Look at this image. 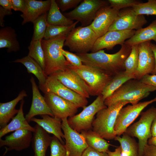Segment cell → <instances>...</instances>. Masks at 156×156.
<instances>
[{
    "mask_svg": "<svg viewBox=\"0 0 156 156\" xmlns=\"http://www.w3.org/2000/svg\"><path fill=\"white\" fill-rule=\"evenodd\" d=\"M131 47L124 44L119 50L112 54L101 50L90 53H76L83 64L96 68L113 75L125 71V63L129 55Z\"/></svg>",
    "mask_w": 156,
    "mask_h": 156,
    "instance_id": "cell-1",
    "label": "cell"
},
{
    "mask_svg": "<svg viewBox=\"0 0 156 156\" xmlns=\"http://www.w3.org/2000/svg\"><path fill=\"white\" fill-rule=\"evenodd\" d=\"M155 90L153 86L146 84L140 80L131 79L107 98L104 103L107 107L120 101H127L132 105L136 104Z\"/></svg>",
    "mask_w": 156,
    "mask_h": 156,
    "instance_id": "cell-2",
    "label": "cell"
},
{
    "mask_svg": "<svg viewBox=\"0 0 156 156\" xmlns=\"http://www.w3.org/2000/svg\"><path fill=\"white\" fill-rule=\"evenodd\" d=\"M66 36H62L41 40L45 57L44 71L47 76L57 72L64 70L67 68L69 62L60 50L64 46Z\"/></svg>",
    "mask_w": 156,
    "mask_h": 156,
    "instance_id": "cell-3",
    "label": "cell"
},
{
    "mask_svg": "<svg viewBox=\"0 0 156 156\" xmlns=\"http://www.w3.org/2000/svg\"><path fill=\"white\" fill-rule=\"evenodd\" d=\"M129 103L120 101L99 111L92 123V131L105 139H114L116 136L114 127L118 114L120 109Z\"/></svg>",
    "mask_w": 156,
    "mask_h": 156,
    "instance_id": "cell-4",
    "label": "cell"
},
{
    "mask_svg": "<svg viewBox=\"0 0 156 156\" xmlns=\"http://www.w3.org/2000/svg\"><path fill=\"white\" fill-rule=\"evenodd\" d=\"M67 67L77 74L89 86L91 96L101 94L115 75L100 69L83 64L75 66L69 63Z\"/></svg>",
    "mask_w": 156,
    "mask_h": 156,
    "instance_id": "cell-5",
    "label": "cell"
},
{
    "mask_svg": "<svg viewBox=\"0 0 156 156\" xmlns=\"http://www.w3.org/2000/svg\"><path fill=\"white\" fill-rule=\"evenodd\" d=\"M138 121L129 126L125 133L138 139V156H143L144 149L148 140L152 137L151 127L156 117V107H152L141 113Z\"/></svg>",
    "mask_w": 156,
    "mask_h": 156,
    "instance_id": "cell-6",
    "label": "cell"
},
{
    "mask_svg": "<svg viewBox=\"0 0 156 156\" xmlns=\"http://www.w3.org/2000/svg\"><path fill=\"white\" fill-rule=\"evenodd\" d=\"M98 38L90 25L73 29L66 37L64 46L77 53H88L91 50Z\"/></svg>",
    "mask_w": 156,
    "mask_h": 156,
    "instance_id": "cell-7",
    "label": "cell"
},
{
    "mask_svg": "<svg viewBox=\"0 0 156 156\" xmlns=\"http://www.w3.org/2000/svg\"><path fill=\"white\" fill-rule=\"evenodd\" d=\"M107 107L100 94L89 105L83 108L79 114L67 119L68 124L72 129L79 132L91 130L94 116L101 110Z\"/></svg>",
    "mask_w": 156,
    "mask_h": 156,
    "instance_id": "cell-8",
    "label": "cell"
},
{
    "mask_svg": "<svg viewBox=\"0 0 156 156\" xmlns=\"http://www.w3.org/2000/svg\"><path fill=\"white\" fill-rule=\"evenodd\" d=\"M39 88L44 94L47 92L54 93L71 102L78 108H84L88 103L87 98L68 88L55 77L49 76L45 83Z\"/></svg>",
    "mask_w": 156,
    "mask_h": 156,
    "instance_id": "cell-9",
    "label": "cell"
},
{
    "mask_svg": "<svg viewBox=\"0 0 156 156\" xmlns=\"http://www.w3.org/2000/svg\"><path fill=\"white\" fill-rule=\"evenodd\" d=\"M107 3L102 0H82L73 10L63 14L71 20L80 22L81 26H86L91 24L97 11Z\"/></svg>",
    "mask_w": 156,
    "mask_h": 156,
    "instance_id": "cell-10",
    "label": "cell"
},
{
    "mask_svg": "<svg viewBox=\"0 0 156 156\" xmlns=\"http://www.w3.org/2000/svg\"><path fill=\"white\" fill-rule=\"evenodd\" d=\"M156 102V96L150 100L140 102L122 107L117 116L114 127L116 136L125 133L127 128L149 105Z\"/></svg>",
    "mask_w": 156,
    "mask_h": 156,
    "instance_id": "cell-11",
    "label": "cell"
},
{
    "mask_svg": "<svg viewBox=\"0 0 156 156\" xmlns=\"http://www.w3.org/2000/svg\"><path fill=\"white\" fill-rule=\"evenodd\" d=\"M147 22L144 15H137L131 8L120 10L117 16L108 31L135 30L142 28Z\"/></svg>",
    "mask_w": 156,
    "mask_h": 156,
    "instance_id": "cell-12",
    "label": "cell"
},
{
    "mask_svg": "<svg viewBox=\"0 0 156 156\" xmlns=\"http://www.w3.org/2000/svg\"><path fill=\"white\" fill-rule=\"evenodd\" d=\"M62 128L65 140L64 145L68 156H81L88 146L83 136L70 127L67 118L62 119Z\"/></svg>",
    "mask_w": 156,
    "mask_h": 156,
    "instance_id": "cell-13",
    "label": "cell"
},
{
    "mask_svg": "<svg viewBox=\"0 0 156 156\" xmlns=\"http://www.w3.org/2000/svg\"><path fill=\"white\" fill-rule=\"evenodd\" d=\"M51 76L66 86L86 98L91 96L90 88L87 83L76 72L67 67Z\"/></svg>",
    "mask_w": 156,
    "mask_h": 156,
    "instance_id": "cell-14",
    "label": "cell"
},
{
    "mask_svg": "<svg viewBox=\"0 0 156 156\" xmlns=\"http://www.w3.org/2000/svg\"><path fill=\"white\" fill-rule=\"evenodd\" d=\"M135 31V30L108 31L97 39L91 50L92 53L104 49L111 50L117 45H122L134 34Z\"/></svg>",
    "mask_w": 156,
    "mask_h": 156,
    "instance_id": "cell-15",
    "label": "cell"
},
{
    "mask_svg": "<svg viewBox=\"0 0 156 156\" xmlns=\"http://www.w3.org/2000/svg\"><path fill=\"white\" fill-rule=\"evenodd\" d=\"M44 97L54 117L61 119L72 116L78 108L71 102L51 92L44 93Z\"/></svg>",
    "mask_w": 156,
    "mask_h": 156,
    "instance_id": "cell-16",
    "label": "cell"
},
{
    "mask_svg": "<svg viewBox=\"0 0 156 156\" xmlns=\"http://www.w3.org/2000/svg\"><path fill=\"white\" fill-rule=\"evenodd\" d=\"M119 11L107 5L97 11L92 22L89 25L98 38L108 31L109 27L116 19Z\"/></svg>",
    "mask_w": 156,
    "mask_h": 156,
    "instance_id": "cell-17",
    "label": "cell"
},
{
    "mask_svg": "<svg viewBox=\"0 0 156 156\" xmlns=\"http://www.w3.org/2000/svg\"><path fill=\"white\" fill-rule=\"evenodd\" d=\"M32 132L26 129L15 131L4 139L0 138V147L5 146L4 155L8 151L14 150L20 151L28 148L32 142Z\"/></svg>",
    "mask_w": 156,
    "mask_h": 156,
    "instance_id": "cell-18",
    "label": "cell"
},
{
    "mask_svg": "<svg viewBox=\"0 0 156 156\" xmlns=\"http://www.w3.org/2000/svg\"><path fill=\"white\" fill-rule=\"evenodd\" d=\"M151 43V41H148L138 44V63L135 74V79L140 80L144 75L151 74L155 68V60Z\"/></svg>",
    "mask_w": 156,
    "mask_h": 156,
    "instance_id": "cell-19",
    "label": "cell"
},
{
    "mask_svg": "<svg viewBox=\"0 0 156 156\" xmlns=\"http://www.w3.org/2000/svg\"><path fill=\"white\" fill-rule=\"evenodd\" d=\"M30 81L32 90V100L30 110L25 116L26 120L29 122L32 118L38 115H47L54 117L44 96L40 94L33 77H31Z\"/></svg>",
    "mask_w": 156,
    "mask_h": 156,
    "instance_id": "cell-20",
    "label": "cell"
},
{
    "mask_svg": "<svg viewBox=\"0 0 156 156\" xmlns=\"http://www.w3.org/2000/svg\"><path fill=\"white\" fill-rule=\"evenodd\" d=\"M25 11L20 15L23 20L22 25L29 22L33 23L39 17L49 11L51 4V0H25Z\"/></svg>",
    "mask_w": 156,
    "mask_h": 156,
    "instance_id": "cell-21",
    "label": "cell"
},
{
    "mask_svg": "<svg viewBox=\"0 0 156 156\" xmlns=\"http://www.w3.org/2000/svg\"><path fill=\"white\" fill-rule=\"evenodd\" d=\"M42 119L33 118L31 120L36 123L48 133L53 134L64 144V134L62 131V120L47 115H41Z\"/></svg>",
    "mask_w": 156,
    "mask_h": 156,
    "instance_id": "cell-22",
    "label": "cell"
},
{
    "mask_svg": "<svg viewBox=\"0 0 156 156\" xmlns=\"http://www.w3.org/2000/svg\"><path fill=\"white\" fill-rule=\"evenodd\" d=\"M34 127L35 131L33 132L32 141L34 156H46V151L50 145L52 137L38 124Z\"/></svg>",
    "mask_w": 156,
    "mask_h": 156,
    "instance_id": "cell-23",
    "label": "cell"
},
{
    "mask_svg": "<svg viewBox=\"0 0 156 156\" xmlns=\"http://www.w3.org/2000/svg\"><path fill=\"white\" fill-rule=\"evenodd\" d=\"M27 96L26 92L23 90L13 100L7 102L0 103V129L5 126L10 120L18 113L19 109H16V105Z\"/></svg>",
    "mask_w": 156,
    "mask_h": 156,
    "instance_id": "cell-24",
    "label": "cell"
},
{
    "mask_svg": "<svg viewBox=\"0 0 156 156\" xmlns=\"http://www.w3.org/2000/svg\"><path fill=\"white\" fill-rule=\"evenodd\" d=\"M24 102L23 99L21 101L19 111L16 115L9 123L0 129V138L8 133L19 129L27 130L32 132L35 131L34 127L29 124L24 116L23 110Z\"/></svg>",
    "mask_w": 156,
    "mask_h": 156,
    "instance_id": "cell-25",
    "label": "cell"
},
{
    "mask_svg": "<svg viewBox=\"0 0 156 156\" xmlns=\"http://www.w3.org/2000/svg\"><path fill=\"white\" fill-rule=\"evenodd\" d=\"M151 40L154 41L156 43V20L147 27L136 30L134 34L127 40L124 44L131 47Z\"/></svg>",
    "mask_w": 156,
    "mask_h": 156,
    "instance_id": "cell-26",
    "label": "cell"
},
{
    "mask_svg": "<svg viewBox=\"0 0 156 156\" xmlns=\"http://www.w3.org/2000/svg\"><path fill=\"white\" fill-rule=\"evenodd\" d=\"M14 29L7 26L0 29V48H6L7 52H16L19 50L20 46L17 39Z\"/></svg>",
    "mask_w": 156,
    "mask_h": 156,
    "instance_id": "cell-27",
    "label": "cell"
},
{
    "mask_svg": "<svg viewBox=\"0 0 156 156\" xmlns=\"http://www.w3.org/2000/svg\"><path fill=\"white\" fill-rule=\"evenodd\" d=\"M13 62L23 64L26 68L29 73L33 74L37 78L39 86L42 85L45 83L48 76L38 63L28 55L22 58L17 59Z\"/></svg>",
    "mask_w": 156,
    "mask_h": 156,
    "instance_id": "cell-28",
    "label": "cell"
},
{
    "mask_svg": "<svg viewBox=\"0 0 156 156\" xmlns=\"http://www.w3.org/2000/svg\"><path fill=\"white\" fill-rule=\"evenodd\" d=\"M47 22L49 25L62 26H70L74 23L61 13L55 0H51V6L47 15Z\"/></svg>",
    "mask_w": 156,
    "mask_h": 156,
    "instance_id": "cell-29",
    "label": "cell"
},
{
    "mask_svg": "<svg viewBox=\"0 0 156 156\" xmlns=\"http://www.w3.org/2000/svg\"><path fill=\"white\" fill-rule=\"evenodd\" d=\"M81 133L84 137L88 146L100 152H107L110 144L91 130L83 131Z\"/></svg>",
    "mask_w": 156,
    "mask_h": 156,
    "instance_id": "cell-30",
    "label": "cell"
},
{
    "mask_svg": "<svg viewBox=\"0 0 156 156\" xmlns=\"http://www.w3.org/2000/svg\"><path fill=\"white\" fill-rule=\"evenodd\" d=\"M133 79H135L134 75L127 74L125 71L115 75L102 93L104 100L105 101L107 98L110 96L127 81Z\"/></svg>",
    "mask_w": 156,
    "mask_h": 156,
    "instance_id": "cell-31",
    "label": "cell"
},
{
    "mask_svg": "<svg viewBox=\"0 0 156 156\" xmlns=\"http://www.w3.org/2000/svg\"><path fill=\"white\" fill-rule=\"evenodd\" d=\"M116 136L114 139L120 144L122 156H138V144L135 140L127 133Z\"/></svg>",
    "mask_w": 156,
    "mask_h": 156,
    "instance_id": "cell-32",
    "label": "cell"
},
{
    "mask_svg": "<svg viewBox=\"0 0 156 156\" xmlns=\"http://www.w3.org/2000/svg\"><path fill=\"white\" fill-rule=\"evenodd\" d=\"M28 55L34 60L44 70L45 66V57L41 40L31 41L28 47Z\"/></svg>",
    "mask_w": 156,
    "mask_h": 156,
    "instance_id": "cell-33",
    "label": "cell"
},
{
    "mask_svg": "<svg viewBox=\"0 0 156 156\" xmlns=\"http://www.w3.org/2000/svg\"><path fill=\"white\" fill-rule=\"evenodd\" d=\"M78 21L75 22L68 26L50 25L48 24L44 38L49 40L62 36H67L70 32L75 27Z\"/></svg>",
    "mask_w": 156,
    "mask_h": 156,
    "instance_id": "cell-34",
    "label": "cell"
},
{
    "mask_svg": "<svg viewBox=\"0 0 156 156\" xmlns=\"http://www.w3.org/2000/svg\"><path fill=\"white\" fill-rule=\"evenodd\" d=\"M138 44L133 45L131 47V52L125 62V72L126 74L135 76L138 67Z\"/></svg>",
    "mask_w": 156,
    "mask_h": 156,
    "instance_id": "cell-35",
    "label": "cell"
},
{
    "mask_svg": "<svg viewBox=\"0 0 156 156\" xmlns=\"http://www.w3.org/2000/svg\"><path fill=\"white\" fill-rule=\"evenodd\" d=\"M47 12L42 14L33 23L34 33L32 40H42L44 38L47 28Z\"/></svg>",
    "mask_w": 156,
    "mask_h": 156,
    "instance_id": "cell-36",
    "label": "cell"
},
{
    "mask_svg": "<svg viewBox=\"0 0 156 156\" xmlns=\"http://www.w3.org/2000/svg\"><path fill=\"white\" fill-rule=\"evenodd\" d=\"M137 15H156V0H148L146 3H140L132 7Z\"/></svg>",
    "mask_w": 156,
    "mask_h": 156,
    "instance_id": "cell-37",
    "label": "cell"
},
{
    "mask_svg": "<svg viewBox=\"0 0 156 156\" xmlns=\"http://www.w3.org/2000/svg\"><path fill=\"white\" fill-rule=\"evenodd\" d=\"M50 146V156H68L64 144L54 135L52 137Z\"/></svg>",
    "mask_w": 156,
    "mask_h": 156,
    "instance_id": "cell-38",
    "label": "cell"
},
{
    "mask_svg": "<svg viewBox=\"0 0 156 156\" xmlns=\"http://www.w3.org/2000/svg\"><path fill=\"white\" fill-rule=\"evenodd\" d=\"M108 2L112 8L120 10L129 7H132L135 4L141 3L136 0H108Z\"/></svg>",
    "mask_w": 156,
    "mask_h": 156,
    "instance_id": "cell-39",
    "label": "cell"
},
{
    "mask_svg": "<svg viewBox=\"0 0 156 156\" xmlns=\"http://www.w3.org/2000/svg\"><path fill=\"white\" fill-rule=\"evenodd\" d=\"M60 50L67 61L72 65L79 66L83 64L81 58L76 54L65 50L63 48Z\"/></svg>",
    "mask_w": 156,
    "mask_h": 156,
    "instance_id": "cell-40",
    "label": "cell"
},
{
    "mask_svg": "<svg viewBox=\"0 0 156 156\" xmlns=\"http://www.w3.org/2000/svg\"><path fill=\"white\" fill-rule=\"evenodd\" d=\"M82 0H56V4L60 10L64 12L72 8L76 7Z\"/></svg>",
    "mask_w": 156,
    "mask_h": 156,
    "instance_id": "cell-41",
    "label": "cell"
},
{
    "mask_svg": "<svg viewBox=\"0 0 156 156\" xmlns=\"http://www.w3.org/2000/svg\"><path fill=\"white\" fill-rule=\"evenodd\" d=\"M12 9L15 11H20L23 13L26 9L25 0H10Z\"/></svg>",
    "mask_w": 156,
    "mask_h": 156,
    "instance_id": "cell-42",
    "label": "cell"
},
{
    "mask_svg": "<svg viewBox=\"0 0 156 156\" xmlns=\"http://www.w3.org/2000/svg\"><path fill=\"white\" fill-rule=\"evenodd\" d=\"M81 156H109L107 152L99 151L88 146L82 153Z\"/></svg>",
    "mask_w": 156,
    "mask_h": 156,
    "instance_id": "cell-43",
    "label": "cell"
},
{
    "mask_svg": "<svg viewBox=\"0 0 156 156\" xmlns=\"http://www.w3.org/2000/svg\"><path fill=\"white\" fill-rule=\"evenodd\" d=\"M140 80L146 84L153 86L156 90V75L147 74Z\"/></svg>",
    "mask_w": 156,
    "mask_h": 156,
    "instance_id": "cell-44",
    "label": "cell"
},
{
    "mask_svg": "<svg viewBox=\"0 0 156 156\" xmlns=\"http://www.w3.org/2000/svg\"><path fill=\"white\" fill-rule=\"evenodd\" d=\"M143 156H156V146L146 145L144 148Z\"/></svg>",
    "mask_w": 156,
    "mask_h": 156,
    "instance_id": "cell-45",
    "label": "cell"
},
{
    "mask_svg": "<svg viewBox=\"0 0 156 156\" xmlns=\"http://www.w3.org/2000/svg\"><path fill=\"white\" fill-rule=\"evenodd\" d=\"M12 14L11 10H7L0 6V25L1 27H4L5 21L4 18L5 16Z\"/></svg>",
    "mask_w": 156,
    "mask_h": 156,
    "instance_id": "cell-46",
    "label": "cell"
},
{
    "mask_svg": "<svg viewBox=\"0 0 156 156\" xmlns=\"http://www.w3.org/2000/svg\"><path fill=\"white\" fill-rule=\"evenodd\" d=\"M0 5L7 10H11L12 9L10 0H0Z\"/></svg>",
    "mask_w": 156,
    "mask_h": 156,
    "instance_id": "cell-47",
    "label": "cell"
},
{
    "mask_svg": "<svg viewBox=\"0 0 156 156\" xmlns=\"http://www.w3.org/2000/svg\"><path fill=\"white\" fill-rule=\"evenodd\" d=\"M107 153L109 156H122L120 146L116 148L114 151H111L109 150Z\"/></svg>",
    "mask_w": 156,
    "mask_h": 156,
    "instance_id": "cell-48",
    "label": "cell"
},
{
    "mask_svg": "<svg viewBox=\"0 0 156 156\" xmlns=\"http://www.w3.org/2000/svg\"><path fill=\"white\" fill-rule=\"evenodd\" d=\"M150 46L151 48L154 53L155 60V67L151 74L152 75H156V44H153L151 42Z\"/></svg>",
    "mask_w": 156,
    "mask_h": 156,
    "instance_id": "cell-49",
    "label": "cell"
},
{
    "mask_svg": "<svg viewBox=\"0 0 156 156\" xmlns=\"http://www.w3.org/2000/svg\"><path fill=\"white\" fill-rule=\"evenodd\" d=\"M152 137L156 136V117L153 120L151 127Z\"/></svg>",
    "mask_w": 156,
    "mask_h": 156,
    "instance_id": "cell-50",
    "label": "cell"
},
{
    "mask_svg": "<svg viewBox=\"0 0 156 156\" xmlns=\"http://www.w3.org/2000/svg\"><path fill=\"white\" fill-rule=\"evenodd\" d=\"M148 144L156 146V136L152 137L148 141Z\"/></svg>",
    "mask_w": 156,
    "mask_h": 156,
    "instance_id": "cell-51",
    "label": "cell"
}]
</instances>
